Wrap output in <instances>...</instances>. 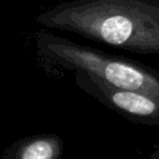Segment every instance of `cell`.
I'll list each match as a JSON object with an SVG mask.
<instances>
[{"label":"cell","mask_w":159,"mask_h":159,"mask_svg":"<svg viewBox=\"0 0 159 159\" xmlns=\"http://www.w3.org/2000/svg\"><path fill=\"white\" fill-rule=\"evenodd\" d=\"M37 47L42 58L62 68L84 72L112 87L145 93L159 99V72L152 67L48 32L39 35Z\"/></svg>","instance_id":"7a4b0ae2"},{"label":"cell","mask_w":159,"mask_h":159,"mask_svg":"<svg viewBox=\"0 0 159 159\" xmlns=\"http://www.w3.org/2000/svg\"><path fill=\"white\" fill-rule=\"evenodd\" d=\"M75 80L83 91L127 119L144 125L159 127L158 98L135 91L112 87L84 72H76Z\"/></svg>","instance_id":"3957f363"},{"label":"cell","mask_w":159,"mask_h":159,"mask_svg":"<svg viewBox=\"0 0 159 159\" xmlns=\"http://www.w3.org/2000/svg\"><path fill=\"white\" fill-rule=\"evenodd\" d=\"M63 142L56 134H37L12 143L1 159H62Z\"/></svg>","instance_id":"277c9868"},{"label":"cell","mask_w":159,"mask_h":159,"mask_svg":"<svg viewBox=\"0 0 159 159\" xmlns=\"http://www.w3.org/2000/svg\"><path fill=\"white\" fill-rule=\"evenodd\" d=\"M149 159H159V144L153 149V152H152Z\"/></svg>","instance_id":"5b68a950"},{"label":"cell","mask_w":159,"mask_h":159,"mask_svg":"<svg viewBox=\"0 0 159 159\" xmlns=\"http://www.w3.org/2000/svg\"><path fill=\"white\" fill-rule=\"evenodd\" d=\"M37 22L139 55L159 56V0H70L40 14Z\"/></svg>","instance_id":"6da1fadb"}]
</instances>
